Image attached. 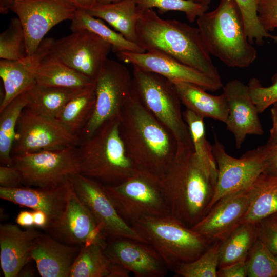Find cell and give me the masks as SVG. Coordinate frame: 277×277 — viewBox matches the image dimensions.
I'll list each match as a JSON object with an SVG mask.
<instances>
[{
  "instance_id": "obj_1",
  "label": "cell",
  "mask_w": 277,
  "mask_h": 277,
  "mask_svg": "<svg viewBox=\"0 0 277 277\" xmlns=\"http://www.w3.org/2000/svg\"><path fill=\"white\" fill-rule=\"evenodd\" d=\"M119 132L126 150L138 169L160 180L174 160L177 142L133 92L122 108Z\"/></svg>"
},
{
  "instance_id": "obj_2",
  "label": "cell",
  "mask_w": 277,
  "mask_h": 277,
  "mask_svg": "<svg viewBox=\"0 0 277 277\" xmlns=\"http://www.w3.org/2000/svg\"><path fill=\"white\" fill-rule=\"evenodd\" d=\"M136 36L137 44L145 51L172 57L222 82L197 27L176 19H163L153 9L141 10Z\"/></svg>"
},
{
  "instance_id": "obj_3",
  "label": "cell",
  "mask_w": 277,
  "mask_h": 277,
  "mask_svg": "<svg viewBox=\"0 0 277 277\" xmlns=\"http://www.w3.org/2000/svg\"><path fill=\"white\" fill-rule=\"evenodd\" d=\"M160 182L170 215L185 225L192 228L208 212L215 185L196 160L193 149L177 151Z\"/></svg>"
},
{
  "instance_id": "obj_4",
  "label": "cell",
  "mask_w": 277,
  "mask_h": 277,
  "mask_svg": "<svg viewBox=\"0 0 277 277\" xmlns=\"http://www.w3.org/2000/svg\"><path fill=\"white\" fill-rule=\"evenodd\" d=\"M196 22L209 53L225 65L245 68L255 60L256 50L248 39L234 0H220L215 9L204 13Z\"/></svg>"
},
{
  "instance_id": "obj_5",
  "label": "cell",
  "mask_w": 277,
  "mask_h": 277,
  "mask_svg": "<svg viewBox=\"0 0 277 277\" xmlns=\"http://www.w3.org/2000/svg\"><path fill=\"white\" fill-rule=\"evenodd\" d=\"M77 149L80 173L105 185H118L138 170L121 138L118 117L103 123Z\"/></svg>"
},
{
  "instance_id": "obj_6",
  "label": "cell",
  "mask_w": 277,
  "mask_h": 277,
  "mask_svg": "<svg viewBox=\"0 0 277 277\" xmlns=\"http://www.w3.org/2000/svg\"><path fill=\"white\" fill-rule=\"evenodd\" d=\"M131 226L161 255L169 270L200 256L211 241L170 214L141 218Z\"/></svg>"
},
{
  "instance_id": "obj_7",
  "label": "cell",
  "mask_w": 277,
  "mask_h": 277,
  "mask_svg": "<svg viewBox=\"0 0 277 277\" xmlns=\"http://www.w3.org/2000/svg\"><path fill=\"white\" fill-rule=\"evenodd\" d=\"M133 92L175 137L178 150L193 149L189 131L174 86L167 78L133 66Z\"/></svg>"
},
{
  "instance_id": "obj_8",
  "label": "cell",
  "mask_w": 277,
  "mask_h": 277,
  "mask_svg": "<svg viewBox=\"0 0 277 277\" xmlns=\"http://www.w3.org/2000/svg\"><path fill=\"white\" fill-rule=\"evenodd\" d=\"M105 187L118 213L130 225L144 217L170 214L160 179L147 172L138 169L122 183Z\"/></svg>"
},
{
  "instance_id": "obj_9",
  "label": "cell",
  "mask_w": 277,
  "mask_h": 277,
  "mask_svg": "<svg viewBox=\"0 0 277 277\" xmlns=\"http://www.w3.org/2000/svg\"><path fill=\"white\" fill-rule=\"evenodd\" d=\"M95 103L92 114L79 135L89 137L105 122L117 117L133 93L132 74L120 62L107 58L94 81Z\"/></svg>"
},
{
  "instance_id": "obj_10",
  "label": "cell",
  "mask_w": 277,
  "mask_h": 277,
  "mask_svg": "<svg viewBox=\"0 0 277 277\" xmlns=\"http://www.w3.org/2000/svg\"><path fill=\"white\" fill-rule=\"evenodd\" d=\"M12 159V166L20 171L26 186L57 187L80 173L77 146L14 155Z\"/></svg>"
},
{
  "instance_id": "obj_11",
  "label": "cell",
  "mask_w": 277,
  "mask_h": 277,
  "mask_svg": "<svg viewBox=\"0 0 277 277\" xmlns=\"http://www.w3.org/2000/svg\"><path fill=\"white\" fill-rule=\"evenodd\" d=\"M212 148L217 167V177L209 210L223 196L250 186L266 168L265 145L235 158L227 153L215 135Z\"/></svg>"
},
{
  "instance_id": "obj_12",
  "label": "cell",
  "mask_w": 277,
  "mask_h": 277,
  "mask_svg": "<svg viewBox=\"0 0 277 277\" xmlns=\"http://www.w3.org/2000/svg\"><path fill=\"white\" fill-rule=\"evenodd\" d=\"M80 142L79 137L56 118L36 114L25 107L17 121L11 154L60 150Z\"/></svg>"
},
{
  "instance_id": "obj_13",
  "label": "cell",
  "mask_w": 277,
  "mask_h": 277,
  "mask_svg": "<svg viewBox=\"0 0 277 277\" xmlns=\"http://www.w3.org/2000/svg\"><path fill=\"white\" fill-rule=\"evenodd\" d=\"M77 196L94 218L106 240L128 238L147 243L120 216L101 183L78 173L71 178Z\"/></svg>"
},
{
  "instance_id": "obj_14",
  "label": "cell",
  "mask_w": 277,
  "mask_h": 277,
  "mask_svg": "<svg viewBox=\"0 0 277 277\" xmlns=\"http://www.w3.org/2000/svg\"><path fill=\"white\" fill-rule=\"evenodd\" d=\"M77 8L70 0H16L11 10L24 28L27 55L33 54L45 36L60 23L71 20Z\"/></svg>"
},
{
  "instance_id": "obj_15",
  "label": "cell",
  "mask_w": 277,
  "mask_h": 277,
  "mask_svg": "<svg viewBox=\"0 0 277 277\" xmlns=\"http://www.w3.org/2000/svg\"><path fill=\"white\" fill-rule=\"evenodd\" d=\"M112 46L86 30L54 39L50 53L79 72L95 81Z\"/></svg>"
},
{
  "instance_id": "obj_16",
  "label": "cell",
  "mask_w": 277,
  "mask_h": 277,
  "mask_svg": "<svg viewBox=\"0 0 277 277\" xmlns=\"http://www.w3.org/2000/svg\"><path fill=\"white\" fill-rule=\"evenodd\" d=\"M46 230L56 240L71 246L81 247L107 240L76 194L71 180L65 209L58 220Z\"/></svg>"
},
{
  "instance_id": "obj_17",
  "label": "cell",
  "mask_w": 277,
  "mask_h": 277,
  "mask_svg": "<svg viewBox=\"0 0 277 277\" xmlns=\"http://www.w3.org/2000/svg\"><path fill=\"white\" fill-rule=\"evenodd\" d=\"M251 186L220 199L191 228L212 243L224 240L244 222L251 200Z\"/></svg>"
},
{
  "instance_id": "obj_18",
  "label": "cell",
  "mask_w": 277,
  "mask_h": 277,
  "mask_svg": "<svg viewBox=\"0 0 277 277\" xmlns=\"http://www.w3.org/2000/svg\"><path fill=\"white\" fill-rule=\"evenodd\" d=\"M104 249L112 262L136 277H163L169 270L159 253L145 242L128 238L111 239L106 240Z\"/></svg>"
},
{
  "instance_id": "obj_19",
  "label": "cell",
  "mask_w": 277,
  "mask_h": 277,
  "mask_svg": "<svg viewBox=\"0 0 277 277\" xmlns=\"http://www.w3.org/2000/svg\"><path fill=\"white\" fill-rule=\"evenodd\" d=\"M117 57L125 63L159 74L172 82H184L197 85L206 91L214 92L223 87L207 75L164 54L154 52L121 51Z\"/></svg>"
},
{
  "instance_id": "obj_20",
  "label": "cell",
  "mask_w": 277,
  "mask_h": 277,
  "mask_svg": "<svg viewBox=\"0 0 277 277\" xmlns=\"http://www.w3.org/2000/svg\"><path fill=\"white\" fill-rule=\"evenodd\" d=\"M228 110L225 123L234 136L236 148L241 147L248 135H262L263 129L248 85L238 79L223 87Z\"/></svg>"
},
{
  "instance_id": "obj_21",
  "label": "cell",
  "mask_w": 277,
  "mask_h": 277,
  "mask_svg": "<svg viewBox=\"0 0 277 277\" xmlns=\"http://www.w3.org/2000/svg\"><path fill=\"white\" fill-rule=\"evenodd\" d=\"M54 39L45 38L33 54L19 60L1 59L0 77L4 87V96L0 112L14 98L29 90L35 84V75L42 61L50 52Z\"/></svg>"
},
{
  "instance_id": "obj_22",
  "label": "cell",
  "mask_w": 277,
  "mask_h": 277,
  "mask_svg": "<svg viewBox=\"0 0 277 277\" xmlns=\"http://www.w3.org/2000/svg\"><path fill=\"white\" fill-rule=\"evenodd\" d=\"M42 232L34 227L21 229L11 223L0 226V263L5 277H16L31 259L34 244Z\"/></svg>"
},
{
  "instance_id": "obj_23",
  "label": "cell",
  "mask_w": 277,
  "mask_h": 277,
  "mask_svg": "<svg viewBox=\"0 0 277 277\" xmlns=\"http://www.w3.org/2000/svg\"><path fill=\"white\" fill-rule=\"evenodd\" d=\"M70 184V180L54 188L0 187V198L20 206L44 212L49 218L48 228L58 220L65 209Z\"/></svg>"
},
{
  "instance_id": "obj_24",
  "label": "cell",
  "mask_w": 277,
  "mask_h": 277,
  "mask_svg": "<svg viewBox=\"0 0 277 277\" xmlns=\"http://www.w3.org/2000/svg\"><path fill=\"white\" fill-rule=\"evenodd\" d=\"M80 247L63 243L42 233L36 240L30 256L42 277H69Z\"/></svg>"
},
{
  "instance_id": "obj_25",
  "label": "cell",
  "mask_w": 277,
  "mask_h": 277,
  "mask_svg": "<svg viewBox=\"0 0 277 277\" xmlns=\"http://www.w3.org/2000/svg\"><path fill=\"white\" fill-rule=\"evenodd\" d=\"M106 241L81 246L69 277H129L130 272L127 269L112 262L105 254Z\"/></svg>"
},
{
  "instance_id": "obj_26",
  "label": "cell",
  "mask_w": 277,
  "mask_h": 277,
  "mask_svg": "<svg viewBox=\"0 0 277 277\" xmlns=\"http://www.w3.org/2000/svg\"><path fill=\"white\" fill-rule=\"evenodd\" d=\"M182 104L200 116L225 123L228 110L223 93L213 95L199 86L184 82L173 83Z\"/></svg>"
},
{
  "instance_id": "obj_27",
  "label": "cell",
  "mask_w": 277,
  "mask_h": 277,
  "mask_svg": "<svg viewBox=\"0 0 277 277\" xmlns=\"http://www.w3.org/2000/svg\"><path fill=\"white\" fill-rule=\"evenodd\" d=\"M87 11L91 15L108 23L127 39L137 44L136 26L141 10L134 0L97 3Z\"/></svg>"
},
{
  "instance_id": "obj_28",
  "label": "cell",
  "mask_w": 277,
  "mask_h": 277,
  "mask_svg": "<svg viewBox=\"0 0 277 277\" xmlns=\"http://www.w3.org/2000/svg\"><path fill=\"white\" fill-rule=\"evenodd\" d=\"M35 81L36 84L41 85L67 88H82L94 84V81L50 53L39 66Z\"/></svg>"
},
{
  "instance_id": "obj_29",
  "label": "cell",
  "mask_w": 277,
  "mask_h": 277,
  "mask_svg": "<svg viewBox=\"0 0 277 277\" xmlns=\"http://www.w3.org/2000/svg\"><path fill=\"white\" fill-rule=\"evenodd\" d=\"M251 195L243 223L256 224L277 212V176L261 173L251 186Z\"/></svg>"
},
{
  "instance_id": "obj_30",
  "label": "cell",
  "mask_w": 277,
  "mask_h": 277,
  "mask_svg": "<svg viewBox=\"0 0 277 277\" xmlns=\"http://www.w3.org/2000/svg\"><path fill=\"white\" fill-rule=\"evenodd\" d=\"M83 88L55 87L35 84L27 91L28 103L26 108L36 114L55 118L66 103Z\"/></svg>"
},
{
  "instance_id": "obj_31",
  "label": "cell",
  "mask_w": 277,
  "mask_h": 277,
  "mask_svg": "<svg viewBox=\"0 0 277 277\" xmlns=\"http://www.w3.org/2000/svg\"><path fill=\"white\" fill-rule=\"evenodd\" d=\"M94 84L81 89L70 99L55 118L69 132L79 137L90 118L95 103Z\"/></svg>"
},
{
  "instance_id": "obj_32",
  "label": "cell",
  "mask_w": 277,
  "mask_h": 277,
  "mask_svg": "<svg viewBox=\"0 0 277 277\" xmlns=\"http://www.w3.org/2000/svg\"><path fill=\"white\" fill-rule=\"evenodd\" d=\"M70 21L72 32L80 30L91 32L111 45L112 50L116 53L145 52L138 45L127 39L118 32L108 27L103 20L91 15L86 10L77 8Z\"/></svg>"
},
{
  "instance_id": "obj_33",
  "label": "cell",
  "mask_w": 277,
  "mask_h": 277,
  "mask_svg": "<svg viewBox=\"0 0 277 277\" xmlns=\"http://www.w3.org/2000/svg\"><path fill=\"white\" fill-rule=\"evenodd\" d=\"M183 114L189 131L194 156L215 186L217 167L213 154L212 145L206 137L204 118L188 109Z\"/></svg>"
},
{
  "instance_id": "obj_34",
  "label": "cell",
  "mask_w": 277,
  "mask_h": 277,
  "mask_svg": "<svg viewBox=\"0 0 277 277\" xmlns=\"http://www.w3.org/2000/svg\"><path fill=\"white\" fill-rule=\"evenodd\" d=\"M258 239L256 224L244 223L220 241L219 268L246 261L252 246Z\"/></svg>"
},
{
  "instance_id": "obj_35",
  "label": "cell",
  "mask_w": 277,
  "mask_h": 277,
  "mask_svg": "<svg viewBox=\"0 0 277 277\" xmlns=\"http://www.w3.org/2000/svg\"><path fill=\"white\" fill-rule=\"evenodd\" d=\"M28 103L27 91L19 95L0 112V163L12 166L11 150L16 127L23 110Z\"/></svg>"
},
{
  "instance_id": "obj_36",
  "label": "cell",
  "mask_w": 277,
  "mask_h": 277,
  "mask_svg": "<svg viewBox=\"0 0 277 277\" xmlns=\"http://www.w3.org/2000/svg\"><path fill=\"white\" fill-rule=\"evenodd\" d=\"M220 241L212 243L194 260L180 264L173 271L182 277H217Z\"/></svg>"
},
{
  "instance_id": "obj_37",
  "label": "cell",
  "mask_w": 277,
  "mask_h": 277,
  "mask_svg": "<svg viewBox=\"0 0 277 277\" xmlns=\"http://www.w3.org/2000/svg\"><path fill=\"white\" fill-rule=\"evenodd\" d=\"M246 264L247 276H277V255L258 239L248 254Z\"/></svg>"
},
{
  "instance_id": "obj_38",
  "label": "cell",
  "mask_w": 277,
  "mask_h": 277,
  "mask_svg": "<svg viewBox=\"0 0 277 277\" xmlns=\"http://www.w3.org/2000/svg\"><path fill=\"white\" fill-rule=\"evenodd\" d=\"M27 55L24 28L19 18L13 17L0 34V58L16 61Z\"/></svg>"
},
{
  "instance_id": "obj_39",
  "label": "cell",
  "mask_w": 277,
  "mask_h": 277,
  "mask_svg": "<svg viewBox=\"0 0 277 277\" xmlns=\"http://www.w3.org/2000/svg\"><path fill=\"white\" fill-rule=\"evenodd\" d=\"M140 10L157 8L163 14L168 11L184 13L191 23L207 11L209 6L187 0H134Z\"/></svg>"
},
{
  "instance_id": "obj_40",
  "label": "cell",
  "mask_w": 277,
  "mask_h": 277,
  "mask_svg": "<svg viewBox=\"0 0 277 277\" xmlns=\"http://www.w3.org/2000/svg\"><path fill=\"white\" fill-rule=\"evenodd\" d=\"M259 0H234L243 21L247 36L251 44L262 46L264 39L269 38L277 43V35L266 31L261 25L257 15Z\"/></svg>"
},
{
  "instance_id": "obj_41",
  "label": "cell",
  "mask_w": 277,
  "mask_h": 277,
  "mask_svg": "<svg viewBox=\"0 0 277 277\" xmlns=\"http://www.w3.org/2000/svg\"><path fill=\"white\" fill-rule=\"evenodd\" d=\"M271 81V85L267 87L262 86L256 77L250 78L248 83L252 99L259 114L277 101V71Z\"/></svg>"
},
{
  "instance_id": "obj_42",
  "label": "cell",
  "mask_w": 277,
  "mask_h": 277,
  "mask_svg": "<svg viewBox=\"0 0 277 277\" xmlns=\"http://www.w3.org/2000/svg\"><path fill=\"white\" fill-rule=\"evenodd\" d=\"M257 15L266 31L270 33L277 29V0H259Z\"/></svg>"
},
{
  "instance_id": "obj_43",
  "label": "cell",
  "mask_w": 277,
  "mask_h": 277,
  "mask_svg": "<svg viewBox=\"0 0 277 277\" xmlns=\"http://www.w3.org/2000/svg\"><path fill=\"white\" fill-rule=\"evenodd\" d=\"M258 239L277 255V225L269 217L256 223Z\"/></svg>"
},
{
  "instance_id": "obj_44",
  "label": "cell",
  "mask_w": 277,
  "mask_h": 277,
  "mask_svg": "<svg viewBox=\"0 0 277 277\" xmlns=\"http://www.w3.org/2000/svg\"><path fill=\"white\" fill-rule=\"evenodd\" d=\"M23 185L22 175L17 169L13 166L1 165L0 187L12 188Z\"/></svg>"
},
{
  "instance_id": "obj_45",
  "label": "cell",
  "mask_w": 277,
  "mask_h": 277,
  "mask_svg": "<svg viewBox=\"0 0 277 277\" xmlns=\"http://www.w3.org/2000/svg\"><path fill=\"white\" fill-rule=\"evenodd\" d=\"M247 269L246 261L239 262L225 267L219 268L217 277H246Z\"/></svg>"
},
{
  "instance_id": "obj_46",
  "label": "cell",
  "mask_w": 277,
  "mask_h": 277,
  "mask_svg": "<svg viewBox=\"0 0 277 277\" xmlns=\"http://www.w3.org/2000/svg\"><path fill=\"white\" fill-rule=\"evenodd\" d=\"M265 145L266 147V168L263 172L277 176V144L274 145Z\"/></svg>"
},
{
  "instance_id": "obj_47",
  "label": "cell",
  "mask_w": 277,
  "mask_h": 277,
  "mask_svg": "<svg viewBox=\"0 0 277 277\" xmlns=\"http://www.w3.org/2000/svg\"><path fill=\"white\" fill-rule=\"evenodd\" d=\"M271 116L272 121V126L270 130V134L266 144L274 145L277 144V101L272 105Z\"/></svg>"
},
{
  "instance_id": "obj_48",
  "label": "cell",
  "mask_w": 277,
  "mask_h": 277,
  "mask_svg": "<svg viewBox=\"0 0 277 277\" xmlns=\"http://www.w3.org/2000/svg\"><path fill=\"white\" fill-rule=\"evenodd\" d=\"M15 222L18 225L22 227L26 228L34 227L33 212L21 211L17 215Z\"/></svg>"
},
{
  "instance_id": "obj_49",
  "label": "cell",
  "mask_w": 277,
  "mask_h": 277,
  "mask_svg": "<svg viewBox=\"0 0 277 277\" xmlns=\"http://www.w3.org/2000/svg\"><path fill=\"white\" fill-rule=\"evenodd\" d=\"M34 217V226L44 229H47L49 225L48 215L41 210L33 211Z\"/></svg>"
},
{
  "instance_id": "obj_50",
  "label": "cell",
  "mask_w": 277,
  "mask_h": 277,
  "mask_svg": "<svg viewBox=\"0 0 277 277\" xmlns=\"http://www.w3.org/2000/svg\"><path fill=\"white\" fill-rule=\"evenodd\" d=\"M78 9L86 10L94 7L98 0H70Z\"/></svg>"
},
{
  "instance_id": "obj_51",
  "label": "cell",
  "mask_w": 277,
  "mask_h": 277,
  "mask_svg": "<svg viewBox=\"0 0 277 277\" xmlns=\"http://www.w3.org/2000/svg\"><path fill=\"white\" fill-rule=\"evenodd\" d=\"M16 0H0V11L1 14H6L11 10V7Z\"/></svg>"
},
{
  "instance_id": "obj_52",
  "label": "cell",
  "mask_w": 277,
  "mask_h": 277,
  "mask_svg": "<svg viewBox=\"0 0 277 277\" xmlns=\"http://www.w3.org/2000/svg\"><path fill=\"white\" fill-rule=\"evenodd\" d=\"M192 1L193 2L201 4L204 5L209 6L212 0H187Z\"/></svg>"
},
{
  "instance_id": "obj_53",
  "label": "cell",
  "mask_w": 277,
  "mask_h": 277,
  "mask_svg": "<svg viewBox=\"0 0 277 277\" xmlns=\"http://www.w3.org/2000/svg\"><path fill=\"white\" fill-rule=\"evenodd\" d=\"M120 0H98V3L101 4H106L110 3H114L117 2Z\"/></svg>"
},
{
  "instance_id": "obj_54",
  "label": "cell",
  "mask_w": 277,
  "mask_h": 277,
  "mask_svg": "<svg viewBox=\"0 0 277 277\" xmlns=\"http://www.w3.org/2000/svg\"><path fill=\"white\" fill-rule=\"evenodd\" d=\"M269 217L272 221H273L277 225V212L273 214L271 216L268 217Z\"/></svg>"
}]
</instances>
